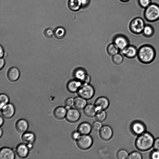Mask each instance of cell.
<instances>
[{
  "label": "cell",
  "mask_w": 159,
  "mask_h": 159,
  "mask_svg": "<svg viewBox=\"0 0 159 159\" xmlns=\"http://www.w3.org/2000/svg\"><path fill=\"white\" fill-rule=\"evenodd\" d=\"M20 73L19 70L16 67H12L8 70L7 73V77L8 80L11 82L17 80L19 78Z\"/></svg>",
  "instance_id": "obj_17"
},
{
  "label": "cell",
  "mask_w": 159,
  "mask_h": 159,
  "mask_svg": "<svg viewBox=\"0 0 159 159\" xmlns=\"http://www.w3.org/2000/svg\"><path fill=\"white\" fill-rule=\"evenodd\" d=\"M76 140L78 147L83 150L89 149L92 146L93 143L92 137L88 134L82 135Z\"/></svg>",
  "instance_id": "obj_7"
},
{
  "label": "cell",
  "mask_w": 159,
  "mask_h": 159,
  "mask_svg": "<svg viewBox=\"0 0 159 159\" xmlns=\"http://www.w3.org/2000/svg\"><path fill=\"white\" fill-rule=\"evenodd\" d=\"M109 102L108 99L104 97H100L98 98L95 101L94 105L98 111L104 110L109 107Z\"/></svg>",
  "instance_id": "obj_13"
},
{
  "label": "cell",
  "mask_w": 159,
  "mask_h": 159,
  "mask_svg": "<svg viewBox=\"0 0 159 159\" xmlns=\"http://www.w3.org/2000/svg\"><path fill=\"white\" fill-rule=\"evenodd\" d=\"M149 158L152 159H159V151L154 150L150 153Z\"/></svg>",
  "instance_id": "obj_37"
},
{
  "label": "cell",
  "mask_w": 159,
  "mask_h": 159,
  "mask_svg": "<svg viewBox=\"0 0 159 159\" xmlns=\"http://www.w3.org/2000/svg\"><path fill=\"white\" fill-rule=\"evenodd\" d=\"M22 139L23 142L27 145H33L35 140V136L32 132H25L22 135Z\"/></svg>",
  "instance_id": "obj_20"
},
{
  "label": "cell",
  "mask_w": 159,
  "mask_h": 159,
  "mask_svg": "<svg viewBox=\"0 0 159 159\" xmlns=\"http://www.w3.org/2000/svg\"><path fill=\"white\" fill-rule=\"evenodd\" d=\"M43 34L45 37L48 39H50L52 37L54 33L51 29L47 28L44 30Z\"/></svg>",
  "instance_id": "obj_35"
},
{
  "label": "cell",
  "mask_w": 159,
  "mask_h": 159,
  "mask_svg": "<svg viewBox=\"0 0 159 159\" xmlns=\"http://www.w3.org/2000/svg\"><path fill=\"white\" fill-rule=\"evenodd\" d=\"M1 109V114L2 116L6 119H9L12 117L14 114L15 108L14 105L11 104H7Z\"/></svg>",
  "instance_id": "obj_10"
},
{
  "label": "cell",
  "mask_w": 159,
  "mask_h": 159,
  "mask_svg": "<svg viewBox=\"0 0 159 159\" xmlns=\"http://www.w3.org/2000/svg\"><path fill=\"white\" fill-rule=\"evenodd\" d=\"M15 157V153L10 148L4 147L0 151V159H14Z\"/></svg>",
  "instance_id": "obj_16"
},
{
  "label": "cell",
  "mask_w": 159,
  "mask_h": 159,
  "mask_svg": "<svg viewBox=\"0 0 159 159\" xmlns=\"http://www.w3.org/2000/svg\"><path fill=\"white\" fill-rule=\"evenodd\" d=\"M145 25L144 21L142 18L137 17L133 19L129 25L130 31L135 34H139L142 33Z\"/></svg>",
  "instance_id": "obj_4"
},
{
  "label": "cell",
  "mask_w": 159,
  "mask_h": 159,
  "mask_svg": "<svg viewBox=\"0 0 159 159\" xmlns=\"http://www.w3.org/2000/svg\"><path fill=\"white\" fill-rule=\"evenodd\" d=\"M119 50L117 45L113 43L108 44L107 48V54L111 56H113L118 53Z\"/></svg>",
  "instance_id": "obj_27"
},
{
  "label": "cell",
  "mask_w": 159,
  "mask_h": 159,
  "mask_svg": "<svg viewBox=\"0 0 159 159\" xmlns=\"http://www.w3.org/2000/svg\"><path fill=\"white\" fill-rule=\"evenodd\" d=\"M154 33V29L152 26L148 24H145L142 34L144 37L149 38L153 35Z\"/></svg>",
  "instance_id": "obj_23"
},
{
  "label": "cell",
  "mask_w": 159,
  "mask_h": 159,
  "mask_svg": "<svg viewBox=\"0 0 159 159\" xmlns=\"http://www.w3.org/2000/svg\"><path fill=\"white\" fill-rule=\"evenodd\" d=\"M113 130L109 126H102L99 131V134L101 138L104 141L109 140L113 135Z\"/></svg>",
  "instance_id": "obj_12"
},
{
  "label": "cell",
  "mask_w": 159,
  "mask_h": 159,
  "mask_svg": "<svg viewBox=\"0 0 159 159\" xmlns=\"http://www.w3.org/2000/svg\"><path fill=\"white\" fill-rule=\"evenodd\" d=\"M54 34L56 38L58 39H62L65 36L66 31L63 27H59L56 28L54 30Z\"/></svg>",
  "instance_id": "obj_28"
},
{
  "label": "cell",
  "mask_w": 159,
  "mask_h": 159,
  "mask_svg": "<svg viewBox=\"0 0 159 159\" xmlns=\"http://www.w3.org/2000/svg\"><path fill=\"white\" fill-rule=\"evenodd\" d=\"M122 2H127L129 1L130 0H119Z\"/></svg>",
  "instance_id": "obj_45"
},
{
  "label": "cell",
  "mask_w": 159,
  "mask_h": 159,
  "mask_svg": "<svg viewBox=\"0 0 159 159\" xmlns=\"http://www.w3.org/2000/svg\"><path fill=\"white\" fill-rule=\"evenodd\" d=\"M95 116L97 120L102 122L106 119L107 114L104 110H100L97 112Z\"/></svg>",
  "instance_id": "obj_30"
},
{
  "label": "cell",
  "mask_w": 159,
  "mask_h": 159,
  "mask_svg": "<svg viewBox=\"0 0 159 159\" xmlns=\"http://www.w3.org/2000/svg\"><path fill=\"white\" fill-rule=\"evenodd\" d=\"M65 107H56L53 111L55 117L58 119H61L66 116L67 111Z\"/></svg>",
  "instance_id": "obj_24"
},
{
  "label": "cell",
  "mask_w": 159,
  "mask_h": 159,
  "mask_svg": "<svg viewBox=\"0 0 159 159\" xmlns=\"http://www.w3.org/2000/svg\"><path fill=\"white\" fill-rule=\"evenodd\" d=\"M68 4L69 9L74 11H78L82 7L81 0H69Z\"/></svg>",
  "instance_id": "obj_26"
},
{
  "label": "cell",
  "mask_w": 159,
  "mask_h": 159,
  "mask_svg": "<svg viewBox=\"0 0 159 159\" xmlns=\"http://www.w3.org/2000/svg\"><path fill=\"white\" fill-rule=\"evenodd\" d=\"M130 129L133 134L138 136L146 131L147 128L144 122L141 120H136L132 122Z\"/></svg>",
  "instance_id": "obj_8"
},
{
  "label": "cell",
  "mask_w": 159,
  "mask_h": 159,
  "mask_svg": "<svg viewBox=\"0 0 159 159\" xmlns=\"http://www.w3.org/2000/svg\"><path fill=\"white\" fill-rule=\"evenodd\" d=\"M144 9L143 16L146 21L154 22L159 20V4L155 2H152Z\"/></svg>",
  "instance_id": "obj_3"
},
{
  "label": "cell",
  "mask_w": 159,
  "mask_h": 159,
  "mask_svg": "<svg viewBox=\"0 0 159 159\" xmlns=\"http://www.w3.org/2000/svg\"><path fill=\"white\" fill-rule=\"evenodd\" d=\"M102 127V124L101 122L97 120L93 123L92 128L94 130L97 131H99Z\"/></svg>",
  "instance_id": "obj_36"
},
{
  "label": "cell",
  "mask_w": 159,
  "mask_h": 159,
  "mask_svg": "<svg viewBox=\"0 0 159 159\" xmlns=\"http://www.w3.org/2000/svg\"><path fill=\"white\" fill-rule=\"evenodd\" d=\"M65 103L66 106L71 107L74 104V99L72 98H67L65 101Z\"/></svg>",
  "instance_id": "obj_38"
},
{
  "label": "cell",
  "mask_w": 159,
  "mask_h": 159,
  "mask_svg": "<svg viewBox=\"0 0 159 159\" xmlns=\"http://www.w3.org/2000/svg\"><path fill=\"white\" fill-rule=\"evenodd\" d=\"M29 149L25 144H20L16 148V152L17 155L21 158L26 157L29 153Z\"/></svg>",
  "instance_id": "obj_18"
},
{
  "label": "cell",
  "mask_w": 159,
  "mask_h": 159,
  "mask_svg": "<svg viewBox=\"0 0 159 159\" xmlns=\"http://www.w3.org/2000/svg\"><path fill=\"white\" fill-rule=\"evenodd\" d=\"M9 101L8 97L4 94H1L0 96V108L7 104Z\"/></svg>",
  "instance_id": "obj_33"
},
{
  "label": "cell",
  "mask_w": 159,
  "mask_h": 159,
  "mask_svg": "<svg viewBox=\"0 0 159 159\" xmlns=\"http://www.w3.org/2000/svg\"><path fill=\"white\" fill-rule=\"evenodd\" d=\"M153 147L154 150L159 151V138L155 139Z\"/></svg>",
  "instance_id": "obj_39"
},
{
  "label": "cell",
  "mask_w": 159,
  "mask_h": 159,
  "mask_svg": "<svg viewBox=\"0 0 159 159\" xmlns=\"http://www.w3.org/2000/svg\"><path fill=\"white\" fill-rule=\"evenodd\" d=\"M74 105L76 109L81 110L87 105V102L85 99L79 96L74 98Z\"/></svg>",
  "instance_id": "obj_25"
},
{
  "label": "cell",
  "mask_w": 159,
  "mask_h": 159,
  "mask_svg": "<svg viewBox=\"0 0 159 159\" xmlns=\"http://www.w3.org/2000/svg\"><path fill=\"white\" fill-rule=\"evenodd\" d=\"M81 8H84L88 7L90 4V0H81Z\"/></svg>",
  "instance_id": "obj_41"
},
{
  "label": "cell",
  "mask_w": 159,
  "mask_h": 159,
  "mask_svg": "<svg viewBox=\"0 0 159 159\" xmlns=\"http://www.w3.org/2000/svg\"><path fill=\"white\" fill-rule=\"evenodd\" d=\"M73 75L74 79L81 82L82 84H89L91 78L87 74L86 70L82 67H78L74 70Z\"/></svg>",
  "instance_id": "obj_6"
},
{
  "label": "cell",
  "mask_w": 159,
  "mask_h": 159,
  "mask_svg": "<svg viewBox=\"0 0 159 159\" xmlns=\"http://www.w3.org/2000/svg\"><path fill=\"white\" fill-rule=\"evenodd\" d=\"M123 59V56L119 53L112 56V60L113 63L117 65H119L122 64Z\"/></svg>",
  "instance_id": "obj_29"
},
{
  "label": "cell",
  "mask_w": 159,
  "mask_h": 159,
  "mask_svg": "<svg viewBox=\"0 0 159 159\" xmlns=\"http://www.w3.org/2000/svg\"><path fill=\"white\" fill-rule=\"evenodd\" d=\"M154 140L152 135L146 131L138 136L135 140V145L139 151H146L153 147Z\"/></svg>",
  "instance_id": "obj_2"
},
{
  "label": "cell",
  "mask_w": 159,
  "mask_h": 159,
  "mask_svg": "<svg viewBox=\"0 0 159 159\" xmlns=\"http://www.w3.org/2000/svg\"><path fill=\"white\" fill-rule=\"evenodd\" d=\"M78 96L86 100L91 99L95 93L93 87L89 84H82L77 91Z\"/></svg>",
  "instance_id": "obj_5"
},
{
  "label": "cell",
  "mask_w": 159,
  "mask_h": 159,
  "mask_svg": "<svg viewBox=\"0 0 159 159\" xmlns=\"http://www.w3.org/2000/svg\"><path fill=\"white\" fill-rule=\"evenodd\" d=\"M4 55V50L3 48L1 46H0V57H2Z\"/></svg>",
  "instance_id": "obj_43"
},
{
  "label": "cell",
  "mask_w": 159,
  "mask_h": 159,
  "mask_svg": "<svg viewBox=\"0 0 159 159\" xmlns=\"http://www.w3.org/2000/svg\"><path fill=\"white\" fill-rule=\"evenodd\" d=\"M142 158V156L139 152L137 151H133L129 154L127 159H141Z\"/></svg>",
  "instance_id": "obj_31"
},
{
  "label": "cell",
  "mask_w": 159,
  "mask_h": 159,
  "mask_svg": "<svg viewBox=\"0 0 159 159\" xmlns=\"http://www.w3.org/2000/svg\"><path fill=\"white\" fill-rule=\"evenodd\" d=\"M122 52L125 57L129 59H132L137 56L138 49L135 46L129 44L122 50Z\"/></svg>",
  "instance_id": "obj_14"
},
{
  "label": "cell",
  "mask_w": 159,
  "mask_h": 159,
  "mask_svg": "<svg viewBox=\"0 0 159 159\" xmlns=\"http://www.w3.org/2000/svg\"><path fill=\"white\" fill-rule=\"evenodd\" d=\"M92 127L87 122L80 123L78 126V131L81 135H87L90 134L91 131Z\"/></svg>",
  "instance_id": "obj_19"
},
{
  "label": "cell",
  "mask_w": 159,
  "mask_h": 159,
  "mask_svg": "<svg viewBox=\"0 0 159 159\" xmlns=\"http://www.w3.org/2000/svg\"><path fill=\"white\" fill-rule=\"evenodd\" d=\"M5 64L4 60L2 58L0 60V69L1 70L3 68Z\"/></svg>",
  "instance_id": "obj_42"
},
{
  "label": "cell",
  "mask_w": 159,
  "mask_h": 159,
  "mask_svg": "<svg viewBox=\"0 0 159 159\" xmlns=\"http://www.w3.org/2000/svg\"><path fill=\"white\" fill-rule=\"evenodd\" d=\"M2 129H0V137H1L2 136Z\"/></svg>",
  "instance_id": "obj_46"
},
{
  "label": "cell",
  "mask_w": 159,
  "mask_h": 159,
  "mask_svg": "<svg viewBox=\"0 0 159 159\" xmlns=\"http://www.w3.org/2000/svg\"><path fill=\"white\" fill-rule=\"evenodd\" d=\"M3 118L2 117H0V126H1L2 125H3Z\"/></svg>",
  "instance_id": "obj_44"
},
{
  "label": "cell",
  "mask_w": 159,
  "mask_h": 159,
  "mask_svg": "<svg viewBox=\"0 0 159 159\" xmlns=\"http://www.w3.org/2000/svg\"><path fill=\"white\" fill-rule=\"evenodd\" d=\"M80 116V113L78 109L70 108L67 110L66 118L68 122L75 123L79 120Z\"/></svg>",
  "instance_id": "obj_11"
},
{
  "label": "cell",
  "mask_w": 159,
  "mask_h": 159,
  "mask_svg": "<svg viewBox=\"0 0 159 159\" xmlns=\"http://www.w3.org/2000/svg\"><path fill=\"white\" fill-rule=\"evenodd\" d=\"M139 6L141 8H145L152 2V0H137Z\"/></svg>",
  "instance_id": "obj_32"
},
{
  "label": "cell",
  "mask_w": 159,
  "mask_h": 159,
  "mask_svg": "<svg viewBox=\"0 0 159 159\" xmlns=\"http://www.w3.org/2000/svg\"><path fill=\"white\" fill-rule=\"evenodd\" d=\"M97 111V110L95 105L92 104L87 105L83 110L84 114L86 116L90 117L95 116Z\"/></svg>",
  "instance_id": "obj_22"
},
{
  "label": "cell",
  "mask_w": 159,
  "mask_h": 159,
  "mask_svg": "<svg viewBox=\"0 0 159 159\" xmlns=\"http://www.w3.org/2000/svg\"><path fill=\"white\" fill-rule=\"evenodd\" d=\"M129 154L127 151L125 149H121L117 152V156L120 159H127Z\"/></svg>",
  "instance_id": "obj_34"
},
{
  "label": "cell",
  "mask_w": 159,
  "mask_h": 159,
  "mask_svg": "<svg viewBox=\"0 0 159 159\" xmlns=\"http://www.w3.org/2000/svg\"><path fill=\"white\" fill-rule=\"evenodd\" d=\"M81 134L78 131H74L72 134L71 136L74 140H77L81 136Z\"/></svg>",
  "instance_id": "obj_40"
},
{
  "label": "cell",
  "mask_w": 159,
  "mask_h": 159,
  "mask_svg": "<svg viewBox=\"0 0 159 159\" xmlns=\"http://www.w3.org/2000/svg\"><path fill=\"white\" fill-rule=\"evenodd\" d=\"M82 85V84L81 81L74 79L70 80L68 82L67 88L70 92L74 93L77 92Z\"/></svg>",
  "instance_id": "obj_15"
},
{
  "label": "cell",
  "mask_w": 159,
  "mask_h": 159,
  "mask_svg": "<svg viewBox=\"0 0 159 159\" xmlns=\"http://www.w3.org/2000/svg\"><path fill=\"white\" fill-rule=\"evenodd\" d=\"M137 56L140 62L148 64L152 62L155 60L156 57V50L151 45L143 44L138 49Z\"/></svg>",
  "instance_id": "obj_1"
},
{
  "label": "cell",
  "mask_w": 159,
  "mask_h": 159,
  "mask_svg": "<svg viewBox=\"0 0 159 159\" xmlns=\"http://www.w3.org/2000/svg\"><path fill=\"white\" fill-rule=\"evenodd\" d=\"M113 41L119 49L121 50L130 44L128 38L123 34H119L115 35L113 38Z\"/></svg>",
  "instance_id": "obj_9"
},
{
  "label": "cell",
  "mask_w": 159,
  "mask_h": 159,
  "mask_svg": "<svg viewBox=\"0 0 159 159\" xmlns=\"http://www.w3.org/2000/svg\"><path fill=\"white\" fill-rule=\"evenodd\" d=\"M28 123L25 120L21 119L16 122L15 127L17 131L19 133L25 132L28 128Z\"/></svg>",
  "instance_id": "obj_21"
}]
</instances>
